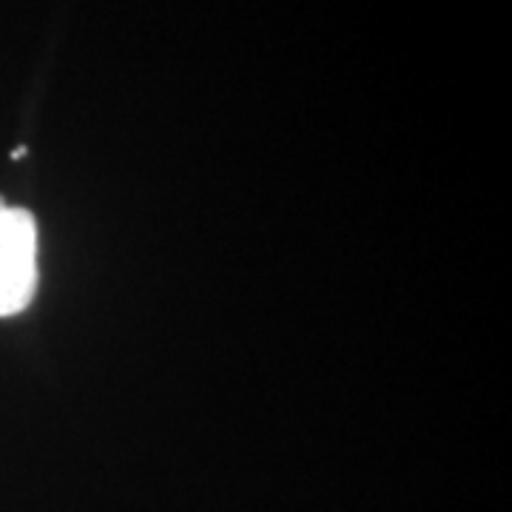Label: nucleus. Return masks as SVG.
Returning <instances> with one entry per match:
<instances>
[{
	"instance_id": "obj_1",
	"label": "nucleus",
	"mask_w": 512,
	"mask_h": 512,
	"mask_svg": "<svg viewBox=\"0 0 512 512\" xmlns=\"http://www.w3.org/2000/svg\"><path fill=\"white\" fill-rule=\"evenodd\" d=\"M37 291V225L26 208L0 200V316L26 311Z\"/></svg>"
}]
</instances>
